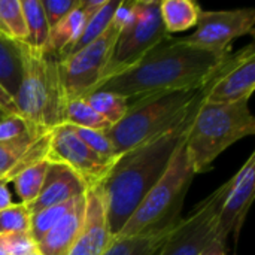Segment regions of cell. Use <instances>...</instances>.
I'll list each match as a JSON object with an SVG mask.
<instances>
[{
  "label": "cell",
  "mask_w": 255,
  "mask_h": 255,
  "mask_svg": "<svg viewBox=\"0 0 255 255\" xmlns=\"http://www.w3.org/2000/svg\"><path fill=\"white\" fill-rule=\"evenodd\" d=\"M31 214L24 203H12L0 212V235L30 233Z\"/></svg>",
  "instance_id": "obj_28"
},
{
  "label": "cell",
  "mask_w": 255,
  "mask_h": 255,
  "mask_svg": "<svg viewBox=\"0 0 255 255\" xmlns=\"http://www.w3.org/2000/svg\"><path fill=\"white\" fill-rule=\"evenodd\" d=\"M85 24H87V18L78 4V7H75L63 21H60L52 30H49L48 43L43 51L51 52L60 58L78 40Z\"/></svg>",
  "instance_id": "obj_18"
},
{
  "label": "cell",
  "mask_w": 255,
  "mask_h": 255,
  "mask_svg": "<svg viewBox=\"0 0 255 255\" xmlns=\"http://www.w3.org/2000/svg\"><path fill=\"white\" fill-rule=\"evenodd\" d=\"M200 255H227L226 253V245H223L217 238L208 245V248Z\"/></svg>",
  "instance_id": "obj_34"
},
{
  "label": "cell",
  "mask_w": 255,
  "mask_h": 255,
  "mask_svg": "<svg viewBox=\"0 0 255 255\" xmlns=\"http://www.w3.org/2000/svg\"><path fill=\"white\" fill-rule=\"evenodd\" d=\"M255 88L254 43L229 54L215 75L206 84L205 102L212 105L250 100Z\"/></svg>",
  "instance_id": "obj_12"
},
{
  "label": "cell",
  "mask_w": 255,
  "mask_h": 255,
  "mask_svg": "<svg viewBox=\"0 0 255 255\" xmlns=\"http://www.w3.org/2000/svg\"><path fill=\"white\" fill-rule=\"evenodd\" d=\"M85 100L106 123H109L111 127L118 124L124 118L130 105L127 99L102 90H96L94 93L87 96Z\"/></svg>",
  "instance_id": "obj_24"
},
{
  "label": "cell",
  "mask_w": 255,
  "mask_h": 255,
  "mask_svg": "<svg viewBox=\"0 0 255 255\" xmlns=\"http://www.w3.org/2000/svg\"><path fill=\"white\" fill-rule=\"evenodd\" d=\"M21 7L25 21L27 36L24 45L31 49L43 51L49 37V25L46 22L42 4L39 0H21Z\"/></svg>",
  "instance_id": "obj_21"
},
{
  "label": "cell",
  "mask_w": 255,
  "mask_h": 255,
  "mask_svg": "<svg viewBox=\"0 0 255 255\" xmlns=\"http://www.w3.org/2000/svg\"><path fill=\"white\" fill-rule=\"evenodd\" d=\"M172 229L140 236L112 238L102 255H158Z\"/></svg>",
  "instance_id": "obj_19"
},
{
  "label": "cell",
  "mask_w": 255,
  "mask_h": 255,
  "mask_svg": "<svg viewBox=\"0 0 255 255\" xmlns=\"http://www.w3.org/2000/svg\"><path fill=\"white\" fill-rule=\"evenodd\" d=\"M0 109L4 111L6 114L9 115H19L18 114V109H16V105L13 102V99L0 87Z\"/></svg>",
  "instance_id": "obj_33"
},
{
  "label": "cell",
  "mask_w": 255,
  "mask_h": 255,
  "mask_svg": "<svg viewBox=\"0 0 255 255\" xmlns=\"http://www.w3.org/2000/svg\"><path fill=\"white\" fill-rule=\"evenodd\" d=\"M254 27V7L202 10L196 30L182 40L200 49L227 55L230 43L245 34H253Z\"/></svg>",
  "instance_id": "obj_10"
},
{
  "label": "cell",
  "mask_w": 255,
  "mask_h": 255,
  "mask_svg": "<svg viewBox=\"0 0 255 255\" xmlns=\"http://www.w3.org/2000/svg\"><path fill=\"white\" fill-rule=\"evenodd\" d=\"M12 205V197L7 190V184L0 181V212Z\"/></svg>",
  "instance_id": "obj_35"
},
{
  "label": "cell",
  "mask_w": 255,
  "mask_h": 255,
  "mask_svg": "<svg viewBox=\"0 0 255 255\" xmlns=\"http://www.w3.org/2000/svg\"><path fill=\"white\" fill-rule=\"evenodd\" d=\"M33 124H30L27 120H24L21 115H6L0 121V142L4 140H12L25 131H28ZM39 128V127H37Z\"/></svg>",
  "instance_id": "obj_32"
},
{
  "label": "cell",
  "mask_w": 255,
  "mask_h": 255,
  "mask_svg": "<svg viewBox=\"0 0 255 255\" xmlns=\"http://www.w3.org/2000/svg\"><path fill=\"white\" fill-rule=\"evenodd\" d=\"M120 3H121V0H106L105 4L100 7V10L93 18H90L87 21V24H85L81 36L78 37V40L60 57V60L67 58L69 55L78 52L79 49L85 48L87 45H90L91 42H94L97 37H100L106 31V28L109 27V24L112 22L114 15H115V12L118 9Z\"/></svg>",
  "instance_id": "obj_22"
},
{
  "label": "cell",
  "mask_w": 255,
  "mask_h": 255,
  "mask_svg": "<svg viewBox=\"0 0 255 255\" xmlns=\"http://www.w3.org/2000/svg\"><path fill=\"white\" fill-rule=\"evenodd\" d=\"M85 217V194L78 197L73 208L55 224L37 244V251L42 255H69L78 241Z\"/></svg>",
  "instance_id": "obj_16"
},
{
  "label": "cell",
  "mask_w": 255,
  "mask_h": 255,
  "mask_svg": "<svg viewBox=\"0 0 255 255\" xmlns=\"http://www.w3.org/2000/svg\"><path fill=\"white\" fill-rule=\"evenodd\" d=\"M194 175L184 142L173 155L164 175L143 197L115 238L152 235L173 229L181 220L179 215Z\"/></svg>",
  "instance_id": "obj_6"
},
{
  "label": "cell",
  "mask_w": 255,
  "mask_h": 255,
  "mask_svg": "<svg viewBox=\"0 0 255 255\" xmlns=\"http://www.w3.org/2000/svg\"><path fill=\"white\" fill-rule=\"evenodd\" d=\"M121 27L112 19L100 37L67 58L60 60L61 82L67 102L85 99L99 88Z\"/></svg>",
  "instance_id": "obj_8"
},
{
  "label": "cell",
  "mask_w": 255,
  "mask_h": 255,
  "mask_svg": "<svg viewBox=\"0 0 255 255\" xmlns=\"http://www.w3.org/2000/svg\"><path fill=\"white\" fill-rule=\"evenodd\" d=\"M232 179L208 196L187 218L169 233L158 255H200L217 238L221 206L230 190Z\"/></svg>",
  "instance_id": "obj_9"
},
{
  "label": "cell",
  "mask_w": 255,
  "mask_h": 255,
  "mask_svg": "<svg viewBox=\"0 0 255 255\" xmlns=\"http://www.w3.org/2000/svg\"><path fill=\"white\" fill-rule=\"evenodd\" d=\"M81 197V196H79ZM78 197L66 202V203H60L55 206H49L45 208L36 214L31 215V221H30V236L33 238V241L36 242V245L43 239V236L55 226L60 223L61 218H64V215L73 208V205L76 203Z\"/></svg>",
  "instance_id": "obj_27"
},
{
  "label": "cell",
  "mask_w": 255,
  "mask_h": 255,
  "mask_svg": "<svg viewBox=\"0 0 255 255\" xmlns=\"http://www.w3.org/2000/svg\"><path fill=\"white\" fill-rule=\"evenodd\" d=\"M197 109L199 106L172 130L124 152L114 161L99 185L111 238L118 236L143 197L164 175L178 148L185 142Z\"/></svg>",
  "instance_id": "obj_1"
},
{
  "label": "cell",
  "mask_w": 255,
  "mask_h": 255,
  "mask_svg": "<svg viewBox=\"0 0 255 255\" xmlns=\"http://www.w3.org/2000/svg\"><path fill=\"white\" fill-rule=\"evenodd\" d=\"M64 124H69L76 128H90L106 131L111 128L106 123L88 103L85 99H75L67 102L64 112Z\"/></svg>",
  "instance_id": "obj_25"
},
{
  "label": "cell",
  "mask_w": 255,
  "mask_h": 255,
  "mask_svg": "<svg viewBox=\"0 0 255 255\" xmlns=\"http://www.w3.org/2000/svg\"><path fill=\"white\" fill-rule=\"evenodd\" d=\"M254 193L255 152H253L244 163L241 170L232 178L230 190L220 211L217 224V239L223 245L227 244L230 235H233L235 241H238L248 209L254 200Z\"/></svg>",
  "instance_id": "obj_13"
},
{
  "label": "cell",
  "mask_w": 255,
  "mask_h": 255,
  "mask_svg": "<svg viewBox=\"0 0 255 255\" xmlns=\"http://www.w3.org/2000/svg\"><path fill=\"white\" fill-rule=\"evenodd\" d=\"M22 78V52L19 42L0 33V87L13 99Z\"/></svg>",
  "instance_id": "obj_17"
},
{
  "label": "cell",
  "mask_w": 255,
  "mask_h": 255,
  "mask_svg": "<svg viewBox=\"0 0 255 255\" xmlns=\"http://www.w3.org/2000/svg\"><path fill=\"white\" fill-rule=\"evenodd\" d=\"M78 137L97 155H100L102 158L108 160V161H115L117 155L114 152V148L109 142V139L106 137L105 131L100 130H90V128H76L73 127Z\"/></svg>",
  "instance_id": "obj_29"
},
{
  "label": "cell",
  "mask_w": 255,
  "mask_h": 255,
  "mask_svg": "<svg viewBox=\"0 0 255 255\" xmlns=\"http://www.w3.org/2000/svg\"><path fill=\"white\" fill-rule=\"evenodd\" d=\"M202 88L167 91L136 99L124 118L105 131L117 158L124 152L172 130L205 100Z\"/></svg>",
  "instance_id": "obj_3"
},
{
  "label": "cell",
  "mask_w": 255,
  "mask_h": 255,
  "mask_svg": "<svg viewBox=\"0 0 255 255\" xmlns=\"http://www.w3.org/2000/svg\"><path fill=\"white\" fill-rule=\"evenodd\" d=\"M49 131L31 127L24 134L0 142V181L9 182L27 166L46 158Z\"/></svg>",
  "instance_id": "obj_14"
},
{
  "label": "cell",
  "mask_w": 255,
  "mask_h": 255,
  "mask_svg": "<svg viewBox=\"0 0 255 255\" xmlns=\"http://www.w3.org/2000/svg\"><path fill=\"white\" fill-rule=\"evenodd\" d=\"M49 25L52 30L60 21H63L75 7H78L81 0H39Z\"/></svg>",
  "instance_id": "obj_30"
},
{
  "label": "cell",
  "mask_w": 255,
  "mask_h": 255,
  "mask_svg": "<svg viewBox=\"0 0 255 255\" xmlns=\"http://www.w3.org/2000/svg\"><path fill=\"white\" fill-rule=\"evenodd\" d=\"M248 102L212 105L203 100L199 106L185 139L187 154L196 175L208 172L233 143L254 134L255 118Z\"/></svg>",
  "instance_id": "obj_5"
},
{
  "label": "cell",
  "mask_w": 255,
  "mask_h": 255,
  "mask_svg": "<svg viewBox=\"0 0 255 255\" xmlns=\"http://www.w3.org/2000/svg\"><path fill=\"white\" fill-rule=\"evenodd\" d=\"M25 255H42L39 251H34V253H30V254H25Z\"/></svg>",
  "instance_id": "obj_38"
},
{
  "label": "cell",
  "mask_w": 255,
  "mask_h": 255,
  "mask_svg": "<svg viewBox=\"0 0 255 255\" xmlns=\"http://www.w3.org/2000/svg\"><path fill=\"white\" fill-rule=\"evenodd\" d=\"M227 55L205 51L182 39L167 36L136 66L109 78L99 90L130 100L167 91L202 88Z\"/></svg>",
  "instance_id": "obj_2"
},
{
  "label": "cell",
  "mask_w": 255,
  "mask_h": 255,
  "mask_svg": "<svg viewBox=\"0 0 255 255\" xmlns=\"http://www.w3.org/2000/svg\"><path fill=\"white\" fill-rule=\"evenodd\" d=\"M202 7L191 0H163L160 1V15L167 34L185 31L197 25Z\"/></svg>",
  "instance_id": "obj_20"
},
{
  "label": "cell",
  "mask_w": 255,
  "mask_h": 255,
  "mask_svg": "<svg viewBox=\"0 0 255 255\" xmlns=\"http://www.w3.org/2000/svg\"><path fill=\"white\" fill-rule=\"evenodd\" d=\"M46 170H48V160L42 158L27 166L25 169H22L13 176L12 182L16 194L21 199V203L30 205L37 199L45 182Z\"/></svg>",
  "instance_id": "obj_23"
},
{
  "label": "cell",
  "mask_w": 255,
  "mask_h": 255,
  "mask_svg": "<svg viewBox=\"0 0 255 255\" xmlns=\"http://www.w3.org/2000/svg\"><path fill=\"white\" fill-rule=\"evenodd\" d=\"M22 78L13 97L18 114L34 127L51 131L64 124L66 96L60 73V58L51 52L21 43Z\"/></svg>",
  "instance_id": "obj_4"
},
{
  "label": "cell",
  "mask_w": 255,
  "mask_h": 255,
  "mask_svg": "<svg viewBox=\"0 0 255 255\" xmlns=\"http://www.w3.org/2000/svg\"><path fill=\"white\" fill-rule=\"evenodd\" d=\"M0 255H9L7 254V251H6L1 245H0Z\"/></svg>",
  "instance_id": "obj_36"
},
{
  "label": "cell",
  "mask_w": 255,
  "mask_h": 255,
  "mask_svg": "<svg viewBox=\"0 0 255 255\" xmlns=\"http://www.w3.org/2000/svg\"><path fill=\"white\" fill-rule=\"evenodd\" d=\"M46 160L69 167L82 179L87 190L99 187L114 164L93 152L69 124H60L49 131Z\"/></svg>",
  "instance_id": "obj_11"
},
{
  "label": "cell",
  "mask_w": 255,
  "mask_h": 255,
  "mask_svg": "<svg viewBox=\"0 0 255 255\" xmlns=\"http://www.w3.org/2000/svg\"><path fill=\"white\" fill-rule=\"evenodd\" d=\"M85 193L87 187L75 172L60 163L48 161V170L40 194L33 203L25 206L33 215L45 208L70 202Z\"/></svg>",
  "instance_id": "obj_15"
},
{
  "label": "cell",
  "mask_w": 255,
  "mask_h": 255,
  "mask_svg": "<svg viewBox=\"0 0 255 255\" xmlns=\"http://www.w3.org/2000/svg\"><path fill=\"white\" fill-rule=\"evenodd\" d=\"M6 115H9V114H6L4 111H1V109H0V121H1V120H3V118L6 117Z\"/></svg>",
  "instance_id": "obj_37"
},
{
  "label": "cell",
  "mask_w": 255,
  "mask_h": 255,
  "mask_svg": "<svg viewBox=\"0 0 255 255\" xmlns=\"http://www.w3.org/2000/svg\"><path fill=\"white\" fill-rule=\"evenodd\" d=\"M167 36L160 15V0H134L126 24L114 42L100 85L109 78L136 66Z\"/></svg>",
  "instance_id": "obj_7"
},
{
  "label": "cell",
  "mask_w": 255,
  "mask_h": 255,
  "mask_svg": "<svg viewBox=\"0 0 255 255\" xmlns=\"http://www.w3.org/2000/svg\"><path fill=\"white\" fill-rule=\"evenodd\" d=\"M0 33L24 43L27 30L21 0H0Z\"/></svg>",
  "instance_id": "obj_26"
},
{
  "label": "cell",
  "mask_w": 255,
  "mask_h": 255,
  "mask_svg": "<svg viewBox=\"0 0 255 255\" xmlns=\"http://www.w3.org/2000/svg\"><path fill=\"white\" fill-rule=\"evenodd\" d=\"M0 245L9 255H25L37 251V245L30 233L0 235Z\"/></svg>",
  "instance_id": "obj_31"
}]
</instances>
